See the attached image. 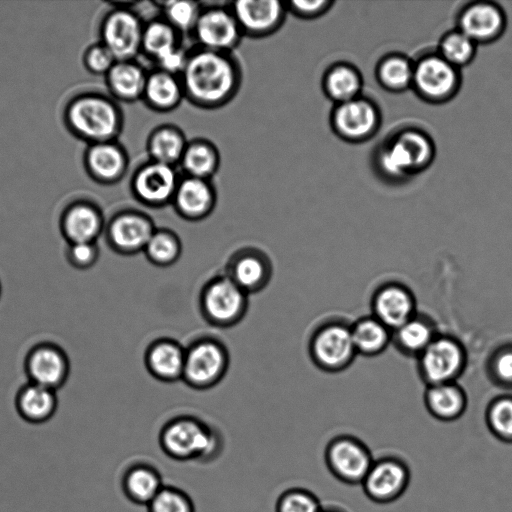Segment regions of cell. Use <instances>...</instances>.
Here are the masks:
<instances>
[{
    "label": "cell",
    "mask_w": 512,
    "mask_h": 512,
    "mask_svg": "<svg viewBox=\"0 0 512 512\" xmlns=\"http://www.w3.org/2000/svg\"><path fill=\"white\" fill-rule=\"evenodd\" d=\"M182 73L186 93L202 105L224 103L236 87L234 65L221 52L204 49L187 57Z\"/></svg>",
    "instance_id": "cell-1"
},
{
    "label": "cell",
    "mask_w": 512,
    "mask_h": 512,
    "mask_svg": "<svg viewBox=\"0 0 512 512\" xmlns=\"http://www.w3.org/2000/svg\"><path fill=\"white\" fill-rule=\"evenodd\" d=\"M161 450L169 458L186 462L209 463L223 449V441L216 430L190 416L169 421L159 434Z\"/></svg>",
    "instance_id": "cell-2"
},
{
    "label": "cell",
    "mask_w": 512,
    "mask_h": 512,
    "mask_svg": "<svg viewBox=\"0 0 512 512\" xmlns=\"http://www.w3.org/2000/svg\"><path fill=\"white\" fill-rule=\"evenodd\" d=\"M468 354L463 343L439 333L416 358L418 376L425 386L457 382L466 370Z\"/></svg>",
    "instance_id": "cell-3"
},
{
    "label": "cell",
    "mask_w": 512,
    "mask_h": 512,
    "mask_svg": "<svg viewBox=\"0 0 512 512\" xmlns=\"http://www.w3.org/2000/svg\"><path fill=\"white\" fill-rule=\"evenodd\" d=\"M309 353L313 363L326 373L347 370L358 356L351 324L339 319L321 324L311 336Z\"/></svg>",
    "instance_id": "cell-4"
},
{
    "label": "cell",
    "mask_w": 512,
    "mask_h": 512,
    "mask_svg": "<svg viewBox=\"0 0 512 512\" xmlns=\"http://www.w3.org/2000/svg\"><path fill=\"white\" fill-rule=\"evenodd\" d=\"M374 457L358 437L340 434L333 437L324 450V461L330 474L346 485H361Z\"/></svg>",
    "instance_id": "cell-5"
},
{
    "label": "cell",
    "mask_w": 512,
    "mask_h": 512,
    "mask_svg": "<svg viewBox=\"0 0 512 512\" xmlns=\"http://www.w3.org/2000/svg\"><path fill=\"white\" fill-rule=\"evenodd\" d=\"M67 118L76 133L96 143L108 141L119 128L115 106L99 96L75 100L69 106Z\"/></svg>",
    "instance_id": "cell-6"
},
{
    "label": "cell",
    "mask_w": 512,
    "mask_h": 512,
    "mask_svg": "<svg viewBox=\"0 0 512 512\" xmlns=\"http://www.w3.org/2000/svg\"><path fill=\"white\" fill-rule=\"evenodd\" d=\"M411 480L408 464L394 455L374 459L361 486L365 496L376 504H389L398 500Z\"/></svg>",
    "instance_id": "cell-7"
},
{
    "label": "cell",
    "mask_w": 512,
    "mask_h": 512,
    "mask_svg": "<svg viewBox=\"0 0 512 512\" xmlns=\"http://www.w3.org/2000/svg\"><path fill=\"white\" fill-rule=\"evenodd\" d=\"M370 309L371 315L392 331L418 312L415 294L398 281L380 284L372 293Z\"/></svg>",
    "instance_id": "cell-8"
},
{
    "label": "cell",
    "mask_w": 512,
    "mask_h": 512,
    "mask_svg": "<svg viewBox=\"0 0 512 512\" xmlns=\"http://www.w3.org/2000/svg\"><path fill=\"white\" fill-rule=\"evenodd\" d=\"M202 307L210 321L230 325L242 317L246 308V292L230 277L211 281L204 289Z\"/></svg>",
    "instance_id": "cell-9"
},
{
    "label": "cell",
    "mask_w": 512,
    "mask_h": 512,
    "mask_svg": "<svg viewBox=\"0 0 512 512\" xmlns=\"http://www.w3.org/2000/svg\"><path fill=\"white\" fill-rule=\"evenodd\" d=\"M431 154L427 138L415 131L399 135L380 155L382 169L391 176H401L425 165Z\"/></svg>",
    "instance_id": "cell-10"
},
{
    "label": "cell",
    "mask_w": 512,
    "mask_h": 512,
    "mask_svg": "<svg viewBox=\"0 0 512 512\" xmlns=\"http://www.w3.org/2000/svg\"><path fill=\"white\" fill-rule=\"evenodd\" d=\"M226 352L210 340L195 343L185 352L183 377L195 387H208L222 377L226 369Z\"/></svg>",
    "instance_id": "cell-11"
},
{
    "label": "cell",
    "mask_w": 512,
    "mask_h": 512,
    "mask_svg": "<svg viewBox=\"0 0 512 512\" xmlns=\"http://www.w3.org/2000/svg\"><path fill=\"white\" fill-rule=\"evenodd\" d=\"M143 29L133 13L114 11L103 24V45L117 61H129L142 47Z\"/></svg>",
    "instance_id": "cell-12"
},
{
    "label": "cell",
    "mask_w": 512,
    "mask_h": 512,
    "mask_svg": "<svg viewBox=\"0 0 512 512\" xmlns=\"http://www.w3.org/2000/svg\"><path fill=\"white\" fill-rule=\"evenodd\" d=\"M194 30L204 49L221 52L235 46L241 29L233 14L212 8L200 13Z\"/></svg>",
    "instance_id": "cell-13"
},
{
    "label": "cell",
    "mask_w": 512,
    "mask_h": 512,
    "mask_svg": "<svg viewBox=\"0 0 512 512\" xmlns=\"http://www.w3.org/2000/svg\"><path fill=\"white\" fill-rule=\"evenodd\" d=\"M178 181L171 165L155 162L139 169L134 178L138 198L151 205H159L174 197Z\"/></svg>",
    "instance_id": "cell-14"
},
{
    "label": "cell",
    "mask_w": 512,
    "mask_h": 512,
    "mask_svg": "<svg viewBox=\"0 0 512 512\" xmlns=\"http://www.w3.org/2000/svg\"><path fill=\"white\" fill-rule=\"evenodd\" d=\"M456 81L455 67L442 57H427L414 67L413 82L427 98L442 99L450 95Z\"/></svg>",
    "instance_id": "cell-15"
},
{
    "label": "cell",
    "mask_w": 512,
    "mask_h": 512,
    "mask_svg": "<svg viewBox=\"0 0 512 512\" xmlns=\"http://www.w3.org/2000/svg\"><path fill=\"white\" fill-rule=\"evenodd\" d=\"M426 411L436 420L453 422L467 410L468 397L458 382L426 386L423 394Z\"/></svg>",
    "instance_id": "cell-16"
},
{
    "label": "cell",
    "mask_w": 512,
    "mask_h": 512,
    "mask_svg": "<svg viewBox=\"0 0 512 512\" xmlns=\"http://www.w3.org/2000/svg\"><path fill=\"white\" fill-rule=\"evenodd\" d=\"M440 332L427 314L417 312L392 331L393 347L403 356L416 359Z\"/></svg>",
    "instance_id": "cell-17"
},
{
    "label": "cell",
    "mask_w": 512,
    "mask_h": 512,
    "mask_svg": "<svg viewBox=\"0 0 512 512\" xmlns=\"http://www.w3.org/2000/svg\"><path fill=\"white\" fill-rule=\"evenodd\" d=\"M233 15L240 29L265 34L280 23L283 8L277 0H243L234 3Z\"/></svg>",
    "instance_id": "cell-18"
},
{
    "label": "cell",
    "mask_w": 512,
    "mask_h": 512,
    "mask_svg": "<svg viewBox=\"0 0 512 512\" xmlns=\"http://www.w3.org/2000/svg\"><path fill=\"white\" fill-rule=\"evenodd\" d=\"M154 233L151 222L143 215L125 213L117 216L110 225V238L114 246L124 252L145 249Z\"/></svg>",
    "instance_id": "cell-19"
},
{
    "label": "cell",
    "mask_w": 512,
    "mask_h": 512,
    "mask_svg": "<svg viewBox=\"0 0 512 512\" xmlns=\"http://www.w3.org/2000/svg\"><path fill=\"white\" fill-rule=\"evenodd\" d=\"M377 122L374 107L363 100L352 99L341 103L334 113V124L342 136L362 139L371 134Z\"/></svg>",
    "instance_id": "cell-20"
},
{
    "label": "cell",
    "mask_w": 512,
    "mask_h": 512,
    "mask_svg": "<svg viewBox=\"0 0 512 512\" xmlns=\"http://www.w3.org/2000/svg\"><path fill=\"white\" fill-rule=\"evenodd\" d=\"M502 11L492 4H475L460 18L461 32L472 41H487L499 36L504 28Z\"/></svg>",
    "instance_id": "cell-21"
},
{
    "label": "cell",
    "mask_w": 512,
    "mask_h": 512,
    "mask_svg": "<svg viewBox=\"0 0 512 512\" xmlns=\"http://www.w3.org/2000/svg\"><path fill=\"white\" fill-rule=\"evenodd\" d=\"M164 486L160 472L151 464L135 463L122 478L125 496L136 505L147 506Z\"/></svg>",
    "instance_id": "cell-22"
},
{
    "label": "cell",
    "mask_w": 512,
    "mask_h": 512,
    "mask_svg": "<svg viewBox=\"0 0 512 512\" xmlns=\"http://www.w3.org/2000/svg\"><path fill=\"white\" fill-rule=\"evenodd\" d=\"M351 333L358 356H380L392 344V330L371 314L355 320L351 324Z\"/></svg>",
    "instance_id": "cell-23"
},
{
    "label": "cell",
    "mask_w": 512,
    "mask_h": 512,
    "mask_svg": "<svg viewBox=\"0 0 512 512\" xmlns=\"http://www.w3.org/2000/svg\"><path fill=\"white\" fill-rule=\"evenodd\" d=\"M173 198L180 214L191 219L207 215L213 203V193L205 179L190 176L178 183Z\"/></svg>",
    "instance_id": "cell-24"
},
{
    "label": "cell",
    "mask_w": 512,
    "mask_h": 512,
    "mask_svg": "<svg viewBox=\"0 0 512 512\" xmlns=\"http://www.w3.org/2000/svg\"><path fill=\"white\" fill-rule=\"evenodd\" d=\"M146 361L155 377L171 381L183 376L185 352L175 342L159 341L150 347Z\"/></svg>",
    "instance_id": "cell-25"
},
{
    "label": "cell",
    "mask_w": 512,
    "mask_h": 512,
    "mask_svg": "<svg viewBox=\"0 0 512 512\" xmlns=\"http://www.w3.org/2000/svg\"><path fill=\"white\" fill-rule=\"evenodd\" d=\"M87 164L91 173L98 179L112 181L122 174L126 159L116 145L106 141L96 143L90 148L87 153Z\"/></svg>",
    "instance_id": "cell-26"
},
{
    "label": "cell",
    "mask_w": 512,
    "mask_h": 512,
    "mask_svg": "<svg viewBox=\"0 0 512 512\" xmlns=\"http://www.w3.org/2000/svg\"><path fill=\"white\" fill-rule=\"evenodd\" d=\"M146 80L144 71L129 61H118L108 72L111 90L125 100H133L143 95Z\"/></svg>",
    "instance_id": "cell-27"
},
{
    "label": "cell",
    "mask_w": 512,
    "mask_h": 512,
    "mask_svg": "<svg viewBox=\"0 0 512 512\" xmlns=\"http://www.w3.org/2000/svg\"><path fill=\"white\" fill-rule=\"evenodd\" d=\"M484 420L489 432L499 441L512 444V393H502L487 404Z\"/></svg>",
    "instance_id": "cell-28"
},
{
    "label": "cell",
    "mask_w": 512,
    "mask_h": 512,
    "mask_svg": "<svg viewBox=\"0 0 512 512\" xmlns=\"http://www.w3.org/2000/svg\"><path fill=\"white\" fill-rule=\"evenodd\" d=\"M65 231L74 242H92L101 228V219L97 211L86 204L70 208L64 220Z\"/></svg>",
    "instance_id": "cell-29"
},
{
    "label": "cell",
    "mask_w": 512,
    "mask_h": 512,
    "mask_svg": "<svg viewBox=\"0 0 512 512\" xmlns=\"http://www.w3.org/2000/svg\"><path fill=\"white\" fill-rule=\"evenodd\" d=\"M181 91L178 81L172 74L159 71L147 77L143 94L154 107L169 109L179 102Z\"/></svg>",
    "instance_id": "cell-30"
},
{
    "label": "cell",
    "mask_w": 512,
    "mask_h": 512,
    "mask_svg": "<svg viewBox=\"0 0 512 512\" xmlns=\"http://www.w3.org/2000/svg\"><path fill=\"white\" fill-rule=\"evenodd\" d=\"M484 370L491 384L503 391H512V341L500 343L490 351Z\"/></svg>",
    "instance_id": "cell-31"
},
{
    "label": "cell",
    "mask_w": 512,
    "mask_h": 512,
    "mask_svg": "<svg viewBox=\"0 0 512 512\" xmlns=\"http://www.w3.org/2000/svg\"><path fill=\"white\" fill-rule=\"evenodd\" d=\"M30 372L36 384L51 387L57 384L64 373L61 355L52 349H40L30 359Z\"/></svg>",
    "instance_id": "cell-32"
},
{
    "label": "cell",
    "mask_w": 512,
    "mask_h": 512,
    "mask_svg": "<svg viewBox=\"0 0 512 512\" xmlns=\"http://www.w3.org/2000/svg\"><path fill=\"white\" fill-rule=\"evenodd\" d=\"M185 148L183 137L172 128L157 130L149 142V151L154 161L171 166L181 160Z\"/></svg>",
    "instance_id": "cell-33"
},
{
    "label": "cell",
    "mask_w": 512,
    "mask_h": 512,
    "mask_svg": "<svg viewBox=\"0 0 512 512\" xmlns=\"http://www.w3.org/2000/svg\"><path fill=\"white\" fill-rule=\"evenodd\" d=\"M266 276L264 259L257 255L246 254L236 259L230 278L246 292L262 287L266 282Z\"/></svg>",
    "instance_id": "cell-34"
},
{
    "label": "cell",
    "mask_w": 512,
    "mask_h": 512,
    "mask_svg": "<svg viewBox=\"0 0 512 512\" xmlns=\"http://www.w3.org/2000/svg\"><path fill=\"white\" fill-rule=\"evenodd\" d=\"M142 47L158 61L177 48L174 28L164 22L148 24L143 29Z\"/></svg>",
    "instance_id": "cell-35"
},
{
    "label": "cell",
    "mask_w": 512,
    "mask_h": 512,
    "mask_svg": "<svg viewBox=\"0 0 512 512\" xmlns=\"http://www.w3.org/2000/svg\"><path fill=\"white\" fill-rule=\"evenodd\" d=\"M181 162L190 177L205 179L216 168V153L205 143L186 146Z\"/></svg>",
    "instance_id": "cell-36"
},
{
    "label": "cell",
    "mask_w": 512,
    "mask_h": 512,
    "mask_svg": "<svg viewBox=\"0 0 512 512\" xmlns=\"http://www.w3.org/2000/svg\"><path fill=\"white\" fill-rule=\"evenodd\" d=\"M326 89L333 99L341 103L350 101L360 89L359 75L352 68L338 66L327 75Z\"/></svg>",
    "instance_id": "cell-37"
},
{
    "label": "cell",
    "mask_w": 512,
    "mask_h": 512,
    "mask_svg": "<svg viewBox=\"0 0 512 512\" xmlns=\"http://www.w3.org/2000/svg\"><path fill=\"white\" fill-rule=\"evenodd\" d=\"M319 498L310 490L293 487L283 491L275 503V512H321Z\"/></svg>",
    "instance_id": "cell-38"
},
{
    "label": "cell",
    "mask_w": 512,
    "mask_h": 512,
    "mask_svg": "<svg viewBox=\"0 0 512 512\" xmlns=\"http://www.w3.org/2000/svg\"><path fill=\"white\" fill-rule=\"evenodd\" d=\"M20 407L28 418L33 420L44 419L53 410V394L47 387L38 384L30 386L21 395Z\"/></svg>",
    "instance_id": "cell-39"
},
{
    "label": "cell",
    "mask_w": 512,
    "mask_h": 512,
    "mask_svg": "<svg viewBox=\"0 0 512 512\" xmlns=\"http://www.w3.org/2000/svg\"><path fill=\"white\" fill-rule=\"evenodd\" d=\"M144 250L150 261L164 266L177 260L180 244L172 233L160 230L154 231Z\"/></svg>",
    "instance_id": "cell-40"
},
{
    "label": "cell",
    "mask_w": 512,
    "mask_h": 512,
    "mask_svg": "<svg viewBox=\"0 0 512 512\" xmlns=\"http://www.w3.org/2000/svg\"><path fill=\"white\" fill-rule=\"evenodd\" d=\"M148 512H195L191 497L182 489L164 485L146 506Z\"/></svg>",
    "instance_id": "cell-41"
},
{
    "label": "cell",
    "mask_w": 512,
    "mask_h": 512,
    "mask_svg": "<svg viewBox=\"0 0 512 512\" xmlns=\"http://www.w3.org/2000/svg\"><path fill=\"white\" fill-rule=\"evenodd\" d=\"M414 67L404 58L394 56L386 59L379 68L381 82L389 89L402 90L413 82Z\"/></svg>",
    "instance_id": "cell-42"
},
{
    "label": "cell",
    "mask_w": 512,
    "mask_h": 512,
    "mask_svg": "<svg viewBox=\"0 0 512 512\" xmlns=\"http://www.w3.org/2000/svg\"><path fill=\"white\" fill-rule=\"evenodd\" d=\"M473 42L461 31L446 36L441 45L442 58L454 67L467 63L473 55Z\"/></svg>",
    "instance_id": "cell-43"
},
{
    "label": "cell",
    "mask_w": 512,
    "mask_h": 512,
    "mask_svg": "<svg viewBox=\"0 0 512 512\" xmlns=\"http://www.w3.org/2000/svg\"><path fill=\"white\" fill-rule=\"evenodd\" d=\"M164 9L169 24L179 30L194 28L200 15L196 3L191 1H168Z\"/></svg>",
    "instance_id": "cell-44"
},
{
    "label": "cell",
    "mask_w": 512,
    "mask_h": 512,
    "mask_svg": "<svg viewBox=\"0 0 512 512\" xmlns=\"http://www.w3.org/2000/svg\"><path fill=\"white\" fill-rule=\"evenodd\" d=\"M115 60L112 53L104 45L94 46L86 54V64L95 73H108L115 64Z\"/></svg>",
    "instance_id": "cell-45"
},
{
    "label": "cell",
    "mask_w": 512,
    "mask_h": 512,
    "mask_svg": "<svg viewBox=\"0 0 512 512\" xmlns=\"http://www.w3.org/2000/svg\"><path fill=\"white\" fill-rule=\"evenodd\" d=\"M187 61V56L182 52L180 48H176L157 62L162 68V71L174 74L179 71H183Z\"/></svg>",
    "instance_id": "cell-46"
},
{
    "label": "cell",
    "mask_w": 512,
    "mask_h": 512,
    "mask_svg": "<svg viewBox=\"0 0 512 512\" xmlns=\"http://www.w3.org/2000/svg\"><path fill=\"white\" fill-rule=\"evenodd\" d=\"M71 254L77 263L88 264L95 257V248L91 242H77L74 243Z\"/></svg>",
    "instance_id": "cell-47"
},
{
    "label": "cell",
    "mask_w": 512,
    "mask_h": 512,
    "mask_svg": "<svg viewBox=\"0 0 512 512\" xmlns=\"http://www.w3.org/2000/svg\"><path fill=\"white\" fill-rule=\"evenodd\" d=\"M327 4L325 1H294L291 3L292 9L304 16L319 14Z\"/></svg>",
    "instance_id": "cell-48"
},
{
    "label": "cell",
    "mask_w": 512,
    "mask_h": 512,
    "mask_svg": "<svg viewBox=\"0 0 512 512\" xmlns=\"http://www.w3.org/2000/svg\"><path fill=\"white\" fill-rule=\"evenodd\" d=\"M321 512H346V511L337 506H324Z\"/></svg>",
    "instance_id": "cell-49"
}]
</instances>
